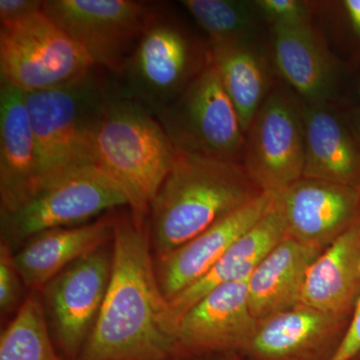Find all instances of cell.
I'll return each mask as SVG.
<instances>
[{
    "label": "cell",
    "mask_w": 360,
    "mask_h": 360,
    "mask_svg": "<svg viewBox=\"0 0 360 360\" xmlns=\"http://www.w3.org/2000/svg\"><path fill=\"white\" fill-rule=\"evenodd\" d=\"M149 245L144 222L132 213L115 215L110 284L78 360L174 359L179 349L176 322Z\"/></svg>",
    "instance_id": "cell-1"
},
{
    "label": "cell",
    "mask_w": 360,
    "mask_h": 360,
    "mask_svg": "<svg viewBox=\"0 0 360 360\" xmlns=\"http://www.w3.org/2000/svg\"><path fill=\"white\" fill-rule=\"evenodd\" d=\"M262 193L241 163L176 151L149 210V239L158 260Z\"/></svg>",
    "instance_id": "cell-2"
},
{
    "label": "cell",
    "mask_w": 360,
    "mask_h": 360,
    "mask_svg": "<svg viewBox=\"0 0 360 360\" xmlns=\"http://www.w3.org/2000/svg\"><path fill=\"white\" fill-rule=\"evenodd\" d=\"M23 94L39 153V182L96 163L97 124L106 106L122 94L115 75L94 66L65 84Z\"/></svg>",
    "instance_id": "cell-3"
},
{
    "label": "cell",
    "mask_w": 360,
    "mask_h": 360,
    "mask_svg": "<svg viewBox=\"0 0 360 360\" xmlns=\"http://www.w3.org/2000/svg\"><path fill=\"white\" fill-rule=\"evenodd\" d=\"M175 155L162 125L141 103L120 94L106 106L94 134V162L122 189L137 221L148 217Z\"/></svg>",
    "instance_id": "cell-4"
},
{
    "label": "cell",
    "mask_w": 360,
    "mask_h": 360,
    "mask_svg": "<svg viewBox=\"0 0 360 360\" xmlns=\"http://www.w3.org/2000/svg\"><path fill=\"white\" fill-rule=\"evenodd\" d=\"M212 49L167 4H155L120 75L123 96L153 115L179 98L212 63Z\"/></svg>",
    "instance_id": "cell-5"
},
{
    "label": "cell",
    "mask_w": 360,
    "mask_h": 360,
    "mask_svg": "<svg viewBox=\"0 0 360 360\" xmlns=\"http://www.w3.org/2000/svg\"><path fill=\"white\" fill-rule=\"evenodd\" d=\"M118 206H129V200L117 184L96 163L79 165L42 180L22 205L1 215L2 239L20 245L44 231L85 224Z\"/></svg>",
    "instance_id": "cell-6"
},
{
    "label": "cell",
    "mask_w": 360,
    "mask_h": 360,
    "mask_svg": "<svg viewBox=\"0 0 360 360\" xmlns=\"http://www.w3.org/2000/svg\"><path fill=\"white\" fill-rule=\"evenodd\" d=\"M155 115L179 153L243 162L245 132L213 61Z\"/></svg>",
    "instance_id": "cell-7"
},
{
    "label": "cell",
    "mask_w": 360,
    "mask_h": 360,
    "mask_svg": "<svg viewBox=\"0 0 360 360\" xmlns=\"http://www.w3.org/2000/svg\"><path fill=\"white\" fill-rule=\"evenodd\" d=\"M303 101L278 78L245 132L243 162L264 191L277 193L303 176Z\"/></svg>",
    "instance_id": "cell-8"
},
{
    "label": "cell",
    "mask_w": 360,
    "mask_h": 360,
    "mask_svg": "<svg viewBox=\"0 0 360 360\" xmlns=\"http://www.w3.org/2000/svg\"><path fill=\"white\" fill-rule=\"evenodd\" d=\"M94 66L44 11L0 26L1 82L22 91L59 86Z\"/></svg>",
    "instance_id": "cell-9"
},
{
    "label": "cell",
    "mask_w": 360,
    "mask_h": 360,
    "mask_svg": "<svg viewBox=\"0 0 360 360\" xmlns=\"http://www.w3.org/2000/svg\"><path fill=\"white\" fill-rule=\"evenodd\" d=\"M155 4L134 0H45L42 11L97 68L120 75Z\"/></svg>",
    "instance_id": "cell-10"
},
{
    "label": "cell",
    "mask_w": 360,
    "mask_h": 360,
    "mask_svg": "<svg viewBox=\"0 0 360 360\" xmlns=\"http://www.w3.org/2000/svg\"><path fill=\"white\" fill-rule=\"evenodd\" d=\"M269 45L277 77L304 103L338 104L345 94L347 66L316 22L269 27Z\"/></svg>",
    "instance_id": "cell-11"
},
{
    "label": "cell",
    "mask_w": 360,
    "mask_h": 360,
    "mask_svg": "<svg viewBox=\"0 0 360 360\" xmlns=\"http://www.w3.org/2000/svg\"><path fill=\"white\" fill-rule=\"evenodd\" d=\"M106 245L70 265L42 288L54 335L70 359L79 356L108 291L112 248Z\"/></svg>",
    "instance_id": "cell-12"
},
{
    "label": "cell",
    "mask_w": 360,
    "mask_h": 360,
    "mask_svg": "<svg viewBox=\"0 0 360 360\" xmlns=\"http://www.w3.org/2000/svg\"><path fill=\"white\" fill-rule=\"evenodd\" d=\"M286 236L321 248L360 222L356 187L302 177L274 194Z\"/></svg>",
    "instance_id": "cell-13"
},
{
    "label": "cell",
    "mask_w": 360,
    "mask_h": 360,
    "mask_svg": "<svg viewBox=\"0 0 360 360\" xmlns=\"http://www.w3.org/2000/svg\"><path fill=\"white\" fill-rule=\"evenodd\" d=\"M274 193L264 191L196 238L158 259L156 276L168 302L210 271L222 255L269 212Z\"/></svg>",
    "instance_id": "cell-14"
},
{
    "label": "cell",
    "mask_w": 360,
    "mask_h": 360,
    "mask_svg": "<svg viewBox=\"0 0 360 360\" xmlns=\"http://www.w3.org/2000/svg\"><path fill=\"white\" fill-rule=\"evenodd\" d=\"M258 321L251 312L248 278L213 288L180 317L179 348L217 350L245 348Z\"/></svg>",
    "instance_id": "cell-15"
},
{
    "label": "cell",
    "mask_w": 360,
    "mask_h": 360,
    "mask_svg": "<svg viewBox=\"0 0 360 360\" xmlns=\"http://www.w3.org/2000/svg\"><path fill=\"white\" fill-rule=\"evenodd\" d=\"M39 153L22 90L0 85L1 215L13 212L39 186Z\"/></svg>",
    "instance_id": "cell-16"
},
{
    "label": "cell",
    "mask_w": 360,
    "mask_h": 360,
    "mask_svg": "<svg viewBox=\"0 0 360 360\" xmlns=\"http://www.w3.org/2000/svg\"><path fill=\"white\" fill-rule=\"evenodd\" d=\"M303 176L342 186L360 184V143L338 104L304 103Z\"/></svg>",
    "instance_id": "cell-17"
},
{
    "label": "cell",
    "mask_w": 360,
    "mask_h": 360,
    "mask_svg": "<svg viewBox=\"0 0 360 360\" xmlns=\"http://www.w3.org/2000/svg\"><path fill=\"white\" fill-rule=\"evenodd\" d=\"M113 233L115 214L110 212L94 222L44 231L26 241L14 255V264L25 285L42 290L70 265L108 245Z\"/></svg>",
    "instance_id": "cell-18"
},
{
    "label": "cell",
    "mask_w": 360,
    "mask_h": 360,
    "mask_svg": "<svg viewBox=\"0 0 360 360\" xmlns=\"http://www.w3.org/2000/svg\"><path fill=\"white\" fill-rule=\"evenodd\" d=\"M269 35L210 45L213 63L245 132L279 78L270 56Z\"/></svg>",
    "instance_id": "cell-19"
},
{
    "label": "cell",
    "mask_w": 360,
    "mask_h": 360,
    "mask_svg": "<svg viewBox=\"0 0 360 360\" xmlns=\"http://www.w3.org/2000/svg\"><path fill=\"white\" fill-rule=\"evenodd\" d=\"M321 250L286 236L248 278L251 312L258 322L297 307L305 276Z\"/></svg>",
    "instance_id": "cell-20"
},
{
    "label": "cell",
    "mask_w": 360,
    "mask_h": 360,
    "mask_svg": "<svg viewBox=\"0 0 360 360\" xmlns=\"http://www.w3.org/2000/svg\"><path fill=\"white\" fill-rule=\"evenodd\" d=\"M359 252L360 222L336 238L310 265L300 304L340 319L360 293Z\"/></svg>",
    "instance_id": "cell-21"
},
{
    "label": "cell",
    "mask_w": 360,
    "mask_h": 360,
    "mask_svg": "<svg viewBox=\"0 0 360 360\" xmlns=\"http://www.w3.org/2000/svg\"><path fill=\"white\" fill-rule=\"evenodd\" d=\"M285 236L283 217L274 200L264 217L243 234L207 274L169 300L176 326L180 317L213 288L250 278L253 270Z\"/></svg>",
    "instance_id": "cell-22"
},
{
    "label": "cell",
    "mask_w": 360,
    "mask_h": 360,
    "mask_svg": "<svg viewBox=\"0 0 360 360\" xmlns=\"http://www.w3.org/2000/svg\"><path fill=\"white\" fill-rule=\"evenodd\" d=\"M338 321L300 304L258 322L245 348L259 360H311Z\"/></svg>",
    "instance_id": "cell-23"
},
{
    "label": "cell",
    "mask_w": 360,
    "mask_h": 360,
    "mask_svg": "<svg viewBox=\"0 0 360 360\" xmlns=\"http://www.w3.org/2000/svg\"><path fill=\"white\" fill-rule=\"evenodd\" d=\"M179 4L205 32L210 45L269 35V26L255 0H182Z\"/></svg>",
    "instance_id": "cell-24"
},
{
    "label": "cell",
    "mask_w": 360,
    "mask_h": 360,
    "mask_svg": "<svg viewBox=\"0 0 360 360\" xmlns=\"http://www.w3.org/2000/svg\"><path fill=\"white\" fill-rule=\"evenodd\" d=\"M0 360H61L52 345L44 305L37 296L26 298L2 331Z\"/></svg>",
    "instance_id": "cell-25"
},
{
    "label": "cell",
    "mask_w": 360,
    "mask_h": 360,
    "mask_svg": "<svg viewBox=\"0 0 360 360\" xmlns=\"http://www.w3.org/2000/svg\"><path fill=\"white\" fill-rule=\"evenodd\" d=\"M314 2L315 20L329 44L349 56L348 61L360 56V0Z\"/></svg>",
    "instance_id": "cell-26"
},
{
    "label": "cell",
    "mask_w": 360,
    "mask_h": 360,
    "mask_svg": "<svg viewBox=\"0 0 360 360\" xmlns=\"http://www.w3.org/2000/svg\"><path fill=\"white\" fill-rule=\"evenodd\" d=\"M266 25L295 26L315 20L314 2L303 0H255Z\"/></svg>",
    "instance_id": "cell-27"
},
{
    "label": "cell",
    "mask_w": 360,
    "mask_h": 360,
    "mask_svg": "<svg viewBox=\"0 0 360 360\" xmlns=\"http://www.w3.org/2000/svg\"><path fill=\"white\" fill-rule=\"evenodd\" d=\"M23 281L14 264V255L8 243L0 245V310L7 314L20 304ZM25 284V283H23Z\"/></svg>",
    "instance_id": "cell-28"
},
{
    "label": "cell",
    "mask_w": 360,
    "mask_h": 360,
    "mask_svg": "<svg viewBox=\"0 0 360 360\" xmlns=\"http://www.w3.org/2000/svg\"><path fill=\"white\" fill-rule=\"evenodd\" d=\"M360 355V293L357 296L354 314L345 335L336 345L328 360H354Z\"/></svg>",
    "instance_id": "cell-29"
},
{
    "label": "cell",
    "mask_w": 360,
    "mask_h": 360,
    "mask_svg": "<svg viewBox=\"0 0 360 360\" xmlns=\"http://www.w3.org/2000/svg\"><path fill=\"white\" fill-rule=\"evenodd\" d=\"M40 0H0V23L9 25L42 11Z\"/></svg>",
    "instance_id": "cell-30"
},
{
    "label": "cell",
    "mask_w": 360,
    "mask_h": 360,
    "mask_svg": "<svg viewBox=\"0 0 360 360\" xmlns=\"http://www.w3.org/2000/svg\"><path fill=\"white\" fill-rule=\"evenodd\" d=\"M347 79L341 106L360 105V56L345 63Z\"/></svg>",
    "instance_id": "cell-31"
},
{
    "label": "cell",
    "mask_w": 360,
    "mask_h": 360,
    "mask_svg": "<svg viewBox=\"0 0 360 360\" xmlns=\"http://www.w3.org/2000/svg\"><path fill=\"white\" fill-rule=\"evenodd\" d=\"M341 108L350 129L360 143V105L341 106Z\"/></svg>",
    "instance_id": "cell-32"
},
{
    "label": "cell",
    "mask_w": 360,
    "mask_h": 360,
    "mask_svg": "<svg viewBox=\"0 0 360 360\" xmlns=\"http://www.w3.org/2000/svg\"><path fill=\"white\" fill-rule=\"evenodd\" d=\"M359 274L360 276V252H359Z\"/></svg>",
    "instance_id": "cell-33"
},
{
    "label": "cell",
    "mask_w": 360,
    "mask_h": 360,
    "mask_svg": "<svg viewBox=\"0 0 360 360\" xmlns=\"http://www.w3.org/2000/svg\"><path fill=\"white\" fill-rule=\"evenodd\" d=\"M357 189H359V191L360 193V184H359V186L356 187Z\"/></svg>",
    "instance_id": "cell-34"
},
{
    "label": "cell",
    "mask_w": 360,
    "mask_h": 360,
    "mask_svg": "<svg viewBox=\"0 0 360 360\" xmlns=\"http://www.w3.org/2000/svg\"><path fill=\"white\" fill-rule=\"evenodd\" d=\"M170 360H182V359H172Z\"/></svg>",
    "instance_id": "cell-35"
}]
</instances>
